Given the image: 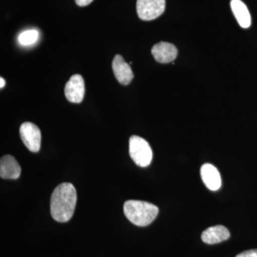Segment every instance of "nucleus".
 I'll return each instance as SVG.
<instances>
[{
	"mask_svg": "<svg viewBox=\"0 0 257 257\" xmlns=\"http://www.w3.org/2000/svg\"><path fill=\"white\" fill-rule=\"evenodd\" d=\"M112 69L115 77L122 85H128L134 78L131 67L121 55L115 56L112 62Z\"/></svg>",
	"mask_w": 257,
	"mask_h": 257,
	"instance_id": "6e6552de",
	"label": "nucleus"
},
{
	"mask_svg": "<svg viewBox=\"0 0 257 257\" xmlns=\"http://www.w3.org/2000/svg\"><path fill=\"white\" fill-rule=\"evenodd\" d=\"M230 237V233L227 228L221 225L208 228L202 234V240L208 244H214L226 241Z\"/></svg>",
	"mask_w": 257,
	"mask_h": 257,
	"instance_id": "9b49d317",
	"label": "nucleus"
},
{
	"mask_svg": "<svg viewBox=\"0 0 257 257\" xmlns=\"http://www.w3.org/2000/svg\"><path fill=\"white\" fill-rule=\"evenodd\" d=\"M93 1L94 0H75L76 3L79 7L87 6V5L91 4Z\"/></svg>",
	"mask_w": 257,
	"mask_h": 257,
	"instance_id": "2eb2a0df",
	"label": "nucleus"
},
{
	"mask_svg": "<svg viewBox=\"0 0 257 257\" xmlns=\"http://www.w3.org/2000/svg\"><path fill=\"white\" fill-rule=\"evenodd\" d=\"M151 52L155 60L162 64L173 62L178 55L177 47L173 44L165 42L154 45Z\"/></svg>",
	"mask_w": 257,
	"mask_h": 257,
	"instance_id": "0eeeda50",
	"label": "nucleus"
},
{
	"mask_svg": "<svg viewBox=\"0 0 257 257\" xmlns=\"http://www.w3.org/2000/svg\"><path fill=\"white\" fill-rule=\"evenodd\" d=\"M201 177L206 187L211 191L221 187V178L219 171L211 164H204L200 170Z\"/></svg>",
	"mask_w": 257,
	"mask_h": 257,
	"instance_id": "1a4fd4ad",
	"label": "nucleus"
},
{
	"mask_svg": "<svg viewBox=\"0 0 257 257\" xmlns=\"http://www.w3.org/2000/svg\"><path fill=\"white\" fill-rule=\"evenodd\" d=\"M124 213L133 224L146 226L156 219L159 208L151 203L139 200H128L124 204Z\"/></svg>",
	"mask_w": 257,
	"mask_h": 257,
	"instance_id": "f03ea898",
	"label": "nucleus"
},
{
	"mask_svg": "<svg viewBox=\"0 0 257 257\" xmlns=\"http://www.w3.org/2000/svg\"><path fill=\"white\" fill-rule=\"evenodd\" d=\"M77 204V192L73 184L64 182L57 186L51 197L50 210L52 218L59 222L72 219Z\"/></svg>",
	"mask_w": 257,
	"mask_h": 257,
	"instance_id": "f257e3e1",
	"label": "nucleus"
},
{
	"mask_svg": "<svg viewBox=\"0 0 257 257\" xmlns=\"http://www.w3.org/2000/svg\"><path fill=\"white\" fill-rule=\"evenodd\" d=\"M165 5V0H138V17L145 21L155 20L163 14Z\"/></svg>",
	"mask_w": 257,
	"mask_h": 257,
	"instance_id": "20e7f679",
	"label": "nucleus"
},
{
	"mask_svg": "<svg viewBox=\"0 0 257 257\" xmlns=\"http://www.w3.org/2000/svg\"><path fill=\"white\" fill-rule=\"evenodd\" d=\"M130 155L134 162L141 167H148L153 158L150 144L145 139L136 135L130 139Z\"/></svg>",
	"mask_w": 257,
	"mask_h": 257,
	"instance_id": "7ed1b4c3",
	"label": "nucleus"
},
{
	"mask_svg": "<svg viewBox=\"0 0 257 257\" xmlns=\"http://www.w3.org/2000/svg\"><path fill=\"white\" fill-rule=\"evenodd\" d=\"M0 82H1V83H0V87H1V89H3L5 86V80L3 77H1V78H0Z\"/></svg>",
	"mask_w": 257,
	"mask_h": 257,
	"instance_id": "dca6fc26",
	"label": "nucleus"
},
{
	"mask_svg": "<svg viewBox=\"0 0 257 257\" xmlns=\"http://www.w3.org/2000/svg\"><path fill=\"white\" fill-rule=\"evenodd\" d=\"M231 8L238 23L242 28L251 26V18L247 7L241 0H231Z\"/></svg>",
	"mask_w": 257,
	"mask_h": 257,
	"instance_id": "f8f14e48",
	"label": "nucleus"
},
{
	"mask_svg": "<svg viewBox=\"0 0 257 257\" xmlns=\"http://www.w3.org/2000/svg\"><path fill=\"white\" fill-rule=\"evenodd\" d=\"M236 257H257V249L248 250L240 253Z\"/></svg>",
	"mask_w": 257,
	"mask_h": 257,
	"instance_id": "4468645a",
	"label": "nucleus"
},
{
	"mask_svg": "<svg viewBox=\"0 0 257 257\" xmlns=\"http://www.w3.org/2000/svg\"><path fill=\"white\" fill-rule=\"evenodd\" d=\"M39 33L37 30H30L23 32L19 36V42L22 45H30L35 43L38 39Z\"/></svg>",
	"mask_w": 257,
	"mask_h": 257,
	"instance_id": "ddd939ff",
	"label": "nucleus"
},
{
	"mask_svg": "<svg viewBox=\"0 0 257 257\" xmlns=\"http://www.w3.org/2000/svg\"><path fill=\"white\" fill-rule=\"evenodd\" d=\"M85 87L84 79L80 74H74L70 77L64 87V94L67 100L72 103L82 102L84 99Z\"/></svg>",
	"mask_w": 257,
	"mask_h": 257,
	"instance_id": "423d86ee",
	"label": "nucleus"
},
{
	"mask_svg": "<svg viewBox=\"0 0 257 257\" xmlns=\"http://www.w3.org/2000/svg\"><path fill=\"white\" fill-rule=\"evenodd\" d=\"M20 138L24 145L30 152L36 153L41 147V132L38 126L32 122H25L20 126Z\"/></svg>",
	"mask_w": 257,
	"mask_h": 257,
	"instance_id": "39448f33",
	"label": "nucleus"
},
{
	"mask_svg": "<svg viewBox=\"0 0 257 257\" xmlns=\"http://www.w3.org/2000/svg\"><path fill=\"white\" fill-rule=\"evenodd\" d=\"M21 175V167L15 157L8 155L0 161V176L5 179H17Z\"/></svg>",
	"mask_w": 257,
	"mask_h": 257,
	"instance_id": "9d476101",
	"label": "nucleus"
}]
</instances>
